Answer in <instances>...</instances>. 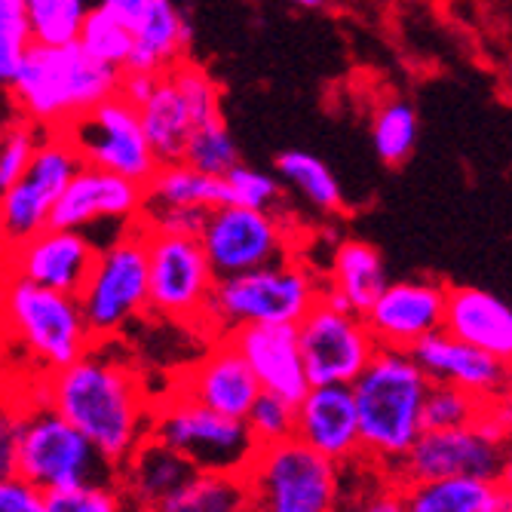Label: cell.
Returning a JSON list of instances; mask_svg holds the SVG:
<instances>
[{
  "label": "cell",
  "mask_w": 512,
  "mask_h": 512,
  "mask_svg": "<svg viewBox=\"0 0 512 512\" xmlns=\"http://www.w3.org/2000/svg\"><path fill=\"white\" fill-rule=\"evenodd\" d=\"M151 512H252L246 470H197Z\"/></svg>",
  "instance_id": "cell-29"
},
{
  "label": "cell",
  "mask_w": 512,
  "mask_h": 512,
  "mask_svg": "<svg viewBox=\"0 0 512 512\" xmlns=\"http://www.w3.org/2000/svg\"><path fill=\"white\" fill-rule=\"evenodd\" d=\"M341 512H408L405 488L387 473H378L375 485H362V491H356L347 473V500Z\"/></svg>",
  "instance_id": "cell-42"
},
{
  "label": "cell",
  "mask_w": 512,
  "mask_h": 512,
  "mask_svg": "<svg viewBox=\"0 0 512 512\" xmlns=\"http://www.w3.org/2000/svg\"><path fill=\"white\" fill-rule=\"evenodd\" d=\"M488 402L479 399L476 393L433 381L427 402H424V427L427 430H451V427H467L476 424L485 414Z\"/></svg>",
  "instance_id": "cell-35"
},
{
  "label": "cell",
  "mask_w": 512,
  "mask_h": 512,
  "mask_svg": "<svg viewBox=\"0 0 512 512\" xmlns=\"http://www.w3.org/2000/svg\"><path fill=\"white\" fill-rule=\"evenodd\" d=\"M497 482H500V488L506 491V497L512 500V445H509V451H506V460H503V470H500Z\"/></svg>",
  "instance_id": "cell-47"
},
{
  "label": "cell",
  "mask_w": 512,
  "mask_h": 512,
  "mask_svg": "<svg viewBox=\"0 0 512 512\" xmlns=\"http://www.w3.org/2000/svg\"><path fill=\"white\" fill-rule=\"evenodd\" d=\"M445 329L512 365V304L476 286H451Z\"/></svg>",
  "instance_id": "cell-23"
},
{
  "label": "cell",
  "mask_w": 512,
  "mask_h": 512,
  "mask_svg": "<svg viewBox=\"0 0 512 512\" xmlns=\"http://www.w3.org/2000/svg\"><path fill=\"white\" fill-rule=\"evenodd\" d=\"M175 390L221 414L246 421V414L252 411L264 387L252 365L246 362V356L240 353V347L227 335H221V341L212 344L200 362H194L184 375H178Z\"/></svg>",
  "instance_id": "cell-21"
},
{
  "label": "cell",
  "mask_w": 512,
  "mask_h": 512,
  "mask_svg": "<svg viewBox=\"0 0 512 512\" xmlns=\"http://www.w3.org/2000/svg\"><path fill=\"white\" fill-rule=\"evenodd\" d=\"M99 246L83 230L43 227L40 234L7 246V273L31 279L37 286L80 295L96 267Z\"/></svg>",
  "instance_id": "cell-16"
},
{
  "label": "cell",
  "mask_w": 512,
  "mask_h": 512,
  "mask_svg": "<svg viewBox=\"0 0 512 512\" xmlns=\"http://www.w3.org/2000/svg\"><path fill=\"white\" fill-rule=\"evenodd\" d=\"M151 436L181 451L197 470H249L258 454L246 421L221 414L181 390L154 402Z\"/></svg>",
  "instance_id": "cell-10"
},
{
  "label": "cell",
  "mask_w": 512,
  "mask_h": 512,
  "mask_svg": "<svg viewBox=\"0 0 512 512\" xmlns=\"http://www.w3.org/2000/svg\"><path fill=\"white\" fill-rule=\"evenodd\" d=\"M246 424H249L258 448L289 442L298 433V402L279 396V393H270V390H261L252 411L246 414Z\"/></svg>",
  "instance_id": "cell-38"
},
{
  "label": "cell",
  "mask_w": 512,
  "mask_h": 512,
  "mask_svg": "<svg viewBox=\"0 0 512 512\" xmlns=\"http://www.w3.org/2000/svg\"><path fill=\"white\" fill-rule=\"evenodd\" d=\"M89 13H92L89 0H28L34 43H46V46L77 43Z\"/></svg>",
  "instance_id": "cell-33"
},
{
  "label": "cell",
  "mask_w": 512,
  "mask_h": 512,
  "mask_svg": "<svg viewBox=\"0 0 512 512\" xmlns=\"http://www.w3.org/2000/svg\"><path fill=\"white\" fill-rule=\"evenodd\" d=\"M151 0H99V7L111 10L114 16H120L123 22L135 25L138 19H142V13L148 10Z\"/></svg>",
  "instance_id": "cell-46"
},
{
  "label": "cell",
  "mask_w": 512,
  "mask_h": 512,
  "mask_svg": "<svg viewBox=\"0 0 512 512\" xmlns=\"http://www.w3.org/2000/svg\"><path fill=\"white\" fill-rule=\"evenodd\" d=\"M138 114H142L145 132L151 138L154 154L160 157V163L184 160L191 135L200 126V117H197L191 96L184 92V86L172 68L157 77L154 92L142 105H138Z\"/></svg>",
  "instance_id": "cell-24"
},
{
  "label": "cell",
  "mask_w": 512,
  "mask_h": 512,
  "mask_svg": "<svg viewBox=\"0 0 512 512\" xmlns=\"http://www.w3.org/2000/svg\"><path fill=\"white\" fill-rule=\"evenodd\" d=\"M194 473L197 467L181 451L148 436L120 467V488L138 509L151 512L169 494H175Z\"/></svg>",
  "instance_id": "cell-25"
},
{
  "label": "cell",
  "mask_w": 512,
  "mask_h": 512,
  "mask_svg": "<svg viewBox=\"0 0 512 512\" xmlns=\"http://www.w3.org/2000/svg\"><path fill=\"white\" fill-rule=\"evenodd\" d=\"M381 252L365 240H341L332 252V273H325V298L365 316L387 289Z\"/></svg>",
  "instance_id": "cell-27"
},
{
  "label": "cell",
  "mask_w": 512,
  "mask_h": 512,
  "mask_svg": "<svg viewBox=\"0 0 512 512\" xmlns=\"http://www.w3.org/2000/svg\"><path fill=\"white\" fill-rule=\"evenodd\" d=\"M132 31L135 46L126 62L129 74H163L188 59L191 25L172 0H151Z\"/></svg>",
  "instance_id": "cell-26"
},
{
  "label": "cell",
  "mask_w": 512,
  "mask_h": 512,
  "mask_svg": "<svg viewBox=\"0 0 512 512\" xmlns=\"http://www.w3.org/2000/svg\"><path fill=\"white\" fill-rule=\"evenodd\" d=\"M411 353L424 365L430 381L463 387L485 402H494L512 393V365L476 344L460 341L448 329L424 338L421 344H414Z\"/></svg>",
  "instance_id": "cell-20"
},
{
  "label": "cell",
  "mask_w": 512,
  "mask_h": 512,
  "mask_svg": "<svg viewBox=\"0 0 512 512\" xmlns=\"http://www.w3.org/2000/svg\"><path fill=\"white\" fill-rule=\"evenodd\" d=\"M227 338L240 347L264 390L279 393L292 402H301L310 393L313 381L307 375L298 325H249V329H240Z\"/></svg>",
  "instance_id": "cell-22"
},
{
  "label": "cell",
  "mask_w": 512,
  "mask_h": 512,
  "mask_svg": "<svg viewBox=\"0 0 512 512\" xmlns=\"http://www.w3.org/2000/svg\"><path fill=\"white\" fill-rule=\"evenodd\" d=\"M224 203H234L230 184L224 175H206L191 163L175 160L163 163L148 184V206H203L215 209Z\"/></svg>",
  "instance_id": "cell-30"
},
{
  "label": "cell",
  "mask_w": 512,
  "mask_h": 512,
  "mask_svg": "<svg viewBox=\"0 0 512 512\" xmlns=\"http://www.w3.org/2000/svg\"><path fill=\"white\" fill-rule=\"evenodd\" d=\"M4 316L7 335L25 359L31 381L68 368L99 344L86 322L80 295L46 289L13 273L4 276Z\"/></svg>",
  "instance_id": "cell-5"
},
{
  "label": "cell",
  "mask_w": 512,
  "mask_h": 512,
  "mask_svg": "<svg viewBox=\"0 0 512 512\" xmlns=\"http://www.w3.org/2000/svg\"><path fill=\"white\" fill-rule=\"evenodd\" d=\"M25 396L53 405L68 417L117 470L151 436L154 402L135 365L123 359L111 341H99L68 368L31 381Z\"/></svg>",
  "instance_id": "cell-1"
},
{
  "label": "cell",
  "mask_w": 512,
  "mask_h": 512,
  "mask_svg": "<svg viewBox=\"0 0 512 512\" xmlns=\"http://www.w3.org/2000/svg\"><path fill=\"white\" fill-rule=\"evenodd\" d=\"M430 375L411 350L381 347L362 378L353 384L362 427V460L381 473H393L408 457L424 427Z\"/></svg>",
  "instance_id": "cell-3"
},
{
  "label": "cell",
  "mask_w": 512,
  "mask_h": 512,
  "mask_svg": "<svg viewBox=\"0 0 512 512\" xmlns=\"http://www.w3.org/2000/svg\"><path fill=\"white\" fill-rule=\"evenodd\" d=\"M506 80L512 83V59H509V65H506Z\"/></svg>",
  "instance_id": "cell-49"
},
{
  "label": "cell",
  "mask_w": 512,
  "mask_h": 512,
  "mask_svg": "<svg viewBox=\"0 0 512 512\" xmlns=\"http://www.w3.org/2000/svg\"><path fill=\"white\" fill-rule=\"evenodd\" d=\"M0 512H50V494L22 476H4L0 482Z\"/></svg>",
  "instance_id": "cell-44"
},
{
  "label": "cell",
  "mask_w": 512,
  "mask_h": 512,
  "mask_svg": "<svg viewBox=\"0 0 512 512\" xmlns=\"http://www.w3.org/2000/svg\"><path fill=\"white\" fill-rule=\"evenodd\" d=\"M0 470L22 476L43 494L120 482V470L53 405L22 396L0 424Z\"/></svg>",
  "instance_id": "cell-2"
},
{
  "label": "cell",
  "mask_w": 512,
  "mask_h": 512,
  "mask_svg": "<svg viewBox=\"0 0 512 512\" xmlns=\"http://www.w3.org/2000/svg\"><path fill=\"white\" fill-rule=\"evenodd\" d=\"M62 132L74 142L83 163L126 175L138 184H145V188L163 166L160 157L154 154L138 105H132L123 92L102 102L99 108H92L89 114L77 117Z\"/></svg>",
  "instance_id": "cell-12"
},
{
  "label": "cell",
  "mask_w": 512,
  "mask_h": 512,
  "mask_svg": "<svg viewBox=\"0 0 512 512\" xmlns=\"http://www.w3.org/2000/svg\"><path fill=\"white\" fill-rule=\"evenodd\" d=\"M31 46L34 31L28 19V0H0V83L4 89L16 80Z\"/></svg>",
  "instance_id": "cell-37"
},
{
  "label": "cell",
  "mask_w": 512,
  "mask_h": 512,
  "mask_svg": "<svg viewBox=\"0 0 512 512\" xmlns=\"http://www.w3.org/2000/svg\"><path fill=\"white\" fill-rule=\"evenodd\" d=\"M224 178L230 184V197H234V203L249 206V209H261V212H273V215L283 212L286 197H283V178L279 175H270L264 169L240 163Z\"/></svg>",
  "instance_id": "cell-40"
},
{
  "label": "cell",
  "mask_w": 512,
  "mask_h": 512,
  "mask_svg": "<svg viewBox=\"0 0 512 512\" xmlns=\"http://www.w3.org/2000/svg\"><path fill=\"white\" fill-rule=\"evenodd\" d=\"M408 512H512V500L497 479L482 476H448L408 482Z\"/></svg>",
  "instance_id": "cell-28"
},
{
  "label": "cell",
  "mask_w": 512,
  "mask_h": 512,
  "mask_svg": "<svg viewBox=\"0 0 512 512\" xmlns=\"http://www.w3.org/2000/svg\"><path fill=\"white\" fill-rule=\"evenodd\" d=\"M184 163H191L194 169L206 175H227L243 160H240V148L234 142V135H230V129L218 117L194 129L188 151H184Z\"/></svg>",
  "instance_id": "cell-36"
},
{
  "label": "cell",
  "mask_w": 512,
  "mask_h": 512,
  "mask_svg": "<svg viewBox=\"0 0 512 512\" xmlns=\"http://www.w3.org/2000/svg\"><path fill=\"white\" fill-rule=\"evenodd\" d=\"M509 445H512V430H509Z\"/></svg>",
  "instance_id": "cell-50"
},
{
  "label": "cell",
  "mask_w": 512,
  "mask_h": 512,
  "mask_svg": "<svg viewBox=\"0 0 512 512\" xmlns=\"http://www.w3.org/2000/svg\"><path fill=\"white\" fill-rule=\"evenodd\" d=\"M200 240L218 279L292 258V243L279 215L249 209L240 203H224L209 209Z\"/></svg>",
  "instance_id": "cell-15"
},
{
  "label": "cell",
  "mask_w": 512,
  "mask_h": 512,
  "mask_svg": "<svg viewBox=\"0 0 512 512\" xmlns=\"http://www.w3.org/2000/svg\"><path fill=\"white\" fill-rule=\"evenodd\" d=\"M50 512H142L120 482H105V485H83L71 491L50 494Z\"/></svg>",
  "instance_id": "cell-41"
},
{
  "label": "cell",
  "mask_w": 512,
  "mask_h": 512,
  "mask_svg": "<svg viewBox=\"0 0 512 512\" xmlns=\"http://www.w3.org/2000/svg\"><path fill=\"white\" fill-rule=\"evenodd\" d=\"M304 445L338 460L341 467H356L362 460L359 405L350 384H313L298 402V433Z\"/></svg>",
  "instance_id": "cell-19"
},
{
  "label": "cell",
  "mask_w": 512,
  "mask_h": 512,
  "mask_svg": "<svg viewBox=\"0 0 512 512\" xmlns=\"http://www.w3.org/2000/svg\"><path fill=\"white\" fill-rule=\"evenodd\" d=\"M157 77L160 74H129L126 71V77H123V96L132 102V105H142L151 92H154V86H157Z\"/></svg>",
  "instance_id": "cell-45"
},
{
  "label": "cell",
  "mask_w": 512,
  "mask_h": 512,
  "mask_svg": "<svg viewBox=\"0 0 512 512\" xmlns=\"http://www.w3.org/2000/svg\"><path fill=\"white\" fill-rule=\"evenodd\" d=\"M325 298V276L298 258L224 276L215 283L206 325L218 335H234L249 325H298Z\"/></svg>",
  "instance_id": "cell-6"
},
{
  "label": "cell",
  "mask_w": 512,
  "mask_h": 512,
  "mask_svg": "<svg viewBox=\"0 0 512 512\" xmlns=\"http://www.w3.org/2000/svg\"><path fill=\"white\" fill-rule=\"evenodd\" d=\"M83 50L108 65H117L126 71V62L132 56V46H135V31L129 22H123L120 16H114L105 7H92V13L83 22L80 40H77Z\"/></svg>",
  "instance_id": "cell-34"
},
{
  "label": "cell",
  "mask_w": 512,
  "mask_h": 512,
  "mask_svg": "<svg viewBox=\"0 0 512 512\" xmlns=\"http://www.w3.org/2000/svg\"><path fill=\"white\" fill-rule=\"evenodd\" d=\"M83 157L65 132H46L43 145L28 166V172L10 184L0 200V218H4L7 246L22 243L43 227L53 224V209L74 175L83 169Z\"/></svg>",
  "instance_id": "cell-14"
},
{
  "label": "cell",
  "mask_w": 512,
  "mask_h": 512,
  "mask_svg": "<svg viewBox=\"0 0 512 512\" xmlns=\"http://www.w3.org/2000/svg\"><path fill=\"white\" fill-rule=\"evenodd\" d=\"M295 7H304V10H319V7H325V0H292Z\"/></svg>",
  "instance_id": "cell-48"
},
{
  "label": "cell",
  "mask_w": 512,
  "mask_h": 512,
  "mask_svg": "<svg viewBox=\"0 0 512 512\" xmlns=\"http://www.w3.org/2000/svg\"><path fill=\"white\" fill-rule=\"evenodd\" d=\"M301 350L313 384H356L381 353L365 316L322 298L301 322Z\"/></svg>",
  "instance_id": "cell-13"
},
{
  "label": "cell",
  "mask_w": 512,
  "mask_h": 512,
  "mask_svg": "<svg viewBox=\"0 0 512 512\" xmlns=\"http://www.w3.org/2000/svg\"><path fill=\"white\" fill-rule=\"evenodd\" d=\"M145 206H148L145 184L86 163L59 197L53 209V224L92 234L105 221H120V224L142 221Z\"/></svg>",
  "instance_id": "cell-18"
},
{
  "label": "cell",
  "mask_w": 512,
  "mask_h": 512,
  "mask_svg": "<svg viewBox=\"0 0 512 512\" xmlns=\"http://www.w3.org/2000/svg\"><path fill=\"white\" fill-rule=\"evenodd\" d=\"M80 304L96 341H114L126 325L151 310L148 227L135 221L123 237L99 249Z\"/></svg>",
  "instance_id": "cell-9"
},
{
  "label": "cell",
  "mask_w": 512,
  "mask_h": 512,
  "mask_svg": "<svg viewBox=\"0 0 512 512\" xmlns=\"http://www.w3.org/2000/svg\"><path fill=\"white\" fill-rule=\"evenodd\" d=\"M246 473L252 512H341L347 500V467L301 439L258 448Z\"/></svg>",
  "instance_id": "cell-7"
},
{
  "label": "cell",
  "mask_w": 512,
  "mask_h": 512,
  "mask_svg": "<svg viewBox=\"0 0 512 512\" xmlns=\"http://www.w3.org/2000/svg\"><path fill=\"white\" fill-rule=\"evenodd\" d=\"M417 132H421L417 111L402 99L384 102L371 117V142H375L378 160L387 166H402L414 154Z\"/></svg>",
  "instance_id": "cell-32"
},
{
  "label": "cell",
  "mask_w": 512,
  "mask_h": 512,
  "mask_svg": "<svg viewBox=\"0 0 512 512\" xmlns=\"http://www.w3.org/2000/svg\"><path fill=\"white\" fill-rule=\"evenodd\" d=\"M512 430V393L488 402L476 424L451 430H424L408 457L390 473L399 485L448 479V476H482L497 479L509 451Z\"/></svg>",
  "instance_id": "cell-8"
},
{
  "label": "cell",
  "mask_w": 512,
  "mask_h": 512,
  "mask_svg": "<svg viewBox=\"0 0 512 512\" xmlns=\"http://www.w3.org/2000/svg\"><path fill=\"white\" fill-rule=\"evenodd\" d=\"M123 77V68L92 59L80 43H34L7 92L19 117L62 132L77 117L120 96Z\"/></svg>",
  "instance_id": "cell-4"
},
{
  "label": "cell",
  "mask_w": 512,
  "mask_h": 512,
  "mask_svg": "<svg viewBox=\"0 0 512 512\" xmlns=\"http://www.w3.org/2000/svg\"><path fill=\"white\" fill-rule=\"evenodd\" d=\"M209 209L203 206H145L142 221L154 230H169V234L200 237L206 227Z\"/></svg>",
  "instance_id": "cell-43"
},
{
  "label": "cell",
  "mask_w": 512,
  "mask_h": 512,
  "mask_svg": "<svg viewBox=\"0 0 512 512\" xmlns=\"http://www.w3.org/2000/svg\"><path fill=\"white\" fill-rule=\"evenodd\" d=\"M448 292L451 286H445L442 279H399V283H390L381 292V298L371 304L365 322L371 325L381 347L411 350L414 344H421L424 338L445 329Z\"/></svg>",
  "instance_id": "cell-17"
},
{
  "label": "cell",
  "mask_w": 512,
  "mask_h": 512,
  "mask_svg": "<svg viewBox=\"0 0 512 512\" xmlns=\"http://www.w3.org/2000/svg\"><path fill=\"white\" fill-rule=\"evenodd\" d=\"M276 175L283 178V184L295 188L310 209L325 215H335L344 209V194L335 172L310 151H283L276 157Z\"/></svg>",
  "instance_id": "cell-31"
},
{
  "label": "cell",
  "mask_w": 512,
  "mask_h": 512,
  "mask_svg": "<svg viewBox=\"0 0 512 512\" xmlns=\"http://www.w3.org/2000/svg\"><path fill=\"white\" fill-rule=\"evenodd\" d=\"M46 132L50 129H43L40 123L25 120V117H19L16 123H7L4 142H0V191H7L10 184H16L28 172Z\"/></svg>",
  "instance_id": "cell-39"
},
{
  "label": "cell",
  "mask_w": 512,
  "mask_h": 512,
  "mask_svg": "<svg viewBox=\"0 0 512 512\" xmlns=\"http://www.w3.org/2000/svg\"><path fill=\"white\" fill-rule=\"evenodd\" d=\"M148 227V224H145ZM151 313L175 322H203L218 276L200 237L148 227Z\"/></svg>",
  "instance_id": "cell-11"
}]
</instances>
